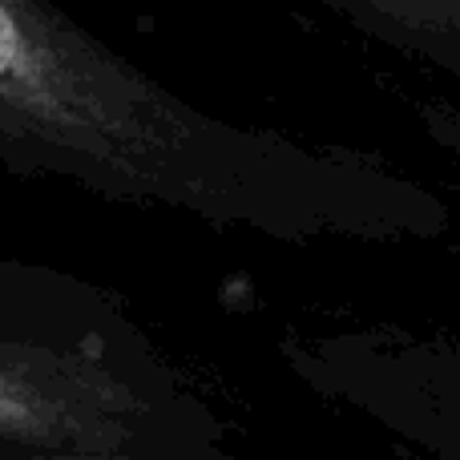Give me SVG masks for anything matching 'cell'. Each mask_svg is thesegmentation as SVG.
Segmentation results:
<instances>
[{
	"label": "cell",
	"instance_id": "obj_1",
	"mask_svg": "<svg viewBox=\"0 0 460 460\" xmlns=\"http://www.w3.org/2000/svg\"><path fill=\"white\" fill-rule=\"evenodd\" d=\"M202 121L40 0H0V142L129 194H182Z\"/></svg>",
	"mask_w": 460,
	"mask_h": 460
},
{
	"label": "cell",
	"instance_id": "obj_2",
	"mask_svg": "<svg viewBox=\"0 0 460 460\" xmlns=\"http://www.w3.org/2000/svg\"><path fill=\"white\" fill-rule=\"evenodd\" d=\"M142 416V392L113 367L77 351L0 340V440L8 445L121 453Z\"/></svg>",
	"mask_w": 460,
	"mask_h": 460
},
{
	"label": "cell",
	"instance_id": "obj_3",
	"mask_svg": "<svg viewBox=\"0 0 460 460\" xmlns=\"http://www.w3.org/2000/svg\"><path fill=\"white\" fill-rule=\"evenodd\" d=\"M384 4H388L392 13L408 16V21L416 16V21H424V24H437L445 8L460 21V0H384Z\"/></svg>",
	"mask_w": 460,
	"mask_h": 460
},
{
	"label": "cell",
	"instance_id": "obj_4",
	"mask_svg": "<svg viewBox=\"0 0 460 460\" xmlns=\"http://www.w3.org/2000/svg\"><path fill=\"white\" fill-rule=\"evenodd\" d=\"M4 460H129L121 453H97V448H24Z\"/></svg>",
	"mask_w": 460,
	"mask_h": 460
}]
</instances>
